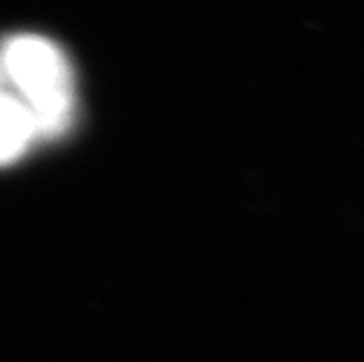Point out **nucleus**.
<instances>
[{
  "label": "nucleus",
  "instance_id": "nucleus-1",
  "mask_svg": "<svg viewBox=\"0 0 364 362\" xmlns=\"http://www.w3.org/2000/svg\"><path fill=\"white\" fill-rule=\"evenodd\" d=\"M0 68L28 110L38 138H59L75 118V81L63 50L36 33H18L0 46Z\"/></svg>",
  "mask_w": 364,
  "mask_h": 362
},
{
  "label": "nucleus",
  "instance_id": "nucleus-2",
  "mask_svg": "<svg viewBox=\"0 0 364 362\" xmlns=\"http://www.w3.org/2000/svg\"><path fill=\"white\" fill-rule=\"evenodd\" d=\"M36 140L38 131L33 118L0 68V166L18 161Z\"/></svg>",
  "mask_w": 364,
  "mask_h": 362
}]
</instances>
